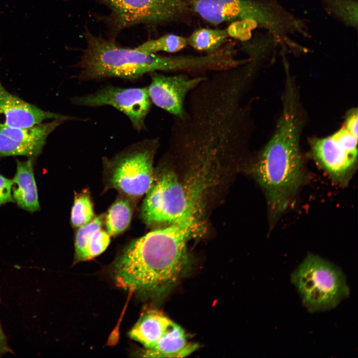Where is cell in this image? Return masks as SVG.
<instances>
[{
	"instance_id": "9",
	"label": "cell",
	"mask_w": 358,
	"mask_h": 358,
	"mask_svg": "<svg viewBox=\"0 0 358 358\" xmlns=\"http://www.w3.org/2000/svg\"><path fill=\"white\" fill-rule=\"evenodd\" d=\"M192 11L214 25L236 20H250L271 30L278 28V19L263 3L254 0H192Z\"/></svg>"
},
{
	"instance_id": "16",
	"label": "cell",
	"mask_w": 358,
	"mask_h": 358,
	"mask_svg": "<svg viewBox=\"0 0 358 358\" xmlns=\"http://www.w3.org/2000/svg\"><path fill=\"white\" fill-rule=\"evenodd\" d=\"M12 195L19 207L30 212L39 208L32 162L17 161L15 175L12 180Z\"/></svg>"
},
{
	"instance_id": "11",
	"label": "cell",
	"mask_w": 358,
	"mask_h": 358,
	"mask_svg": "<svg viewBox=\"0 0 358 358\" xmlns=\"http://www.w3.org/2000/svg\"><path fill=\"white\" fill-rule=\"evenodd\" d=\"M150 74L151 82L147 89L152 102L179 118H183V102L186 94L205 78H190L183 74L168 76L157 72Z\"/></svg>"
},
{
	"instance_id": "13",
	"label": "cell",
	"mask_w": 358,
	"mask_h": 358,
	"mask_svg": "<svg viewBox=\"0 0 358 358\" xmlns=\"http://www.w3.org/2000/svg\"><path fill=\"white\" fill-rule=\"evenodd\" d=\"M76 119V117L43 110L7 91L0 81V126L25 128L47 119Z\"/></svg>"
},
{
	"instance_id": "21",
	"label": "cell",
	"mask_w": 358,
	"mask_h": 358,
	"mask_svg": "<svg viewBox=\"0 0 358 358\" xmlns=\"http://www.w3.org/2000/svg\"><path fill=\"white\" fill-rule=\"evenodd\" d=\"M92 203L87 191L77 194L71 211V223L73 227L79 228L93 219Z\"/></svg>"
},
{
	"instance_id": "24",
	"label": "cell",
	"mask_w": 358,
	"mask_h": 358,
	"mask_svg": "<svg viewBox=\"0 0 358 358\" xmlns=\"http://www.w3.org/2000/svg\"><path fill=\"white\" fill-rule=\"evenodd\" d=\"M13 201L12 180L0 175V206Z\"/></svg>"
},
{
	"instance_id": "7",
	"label": "cell",
	"mask_w": 358,
	"mask_h": 358,
	"mask_svg": "<svg viewBox=\"0 0 358 358\" xmlns=\"http://www.w3.org/2000/svg\"><path fill=\"white\" fill-rule=\"evenodd\" d=\"M146 194L141 215L148 225L180 223L196 218L195 206L171 171L160 174Z\"/></svg>"
},
{
	"instance_id": "3",
	"label": "cell",
	"mask_w": 358,
	"mask_h": 358,
	"mask_svg": "<svg viewBox=\"0 0 358 358\" xmlns=\"http://www.w3.org/2000/svg\"><path fill=\"white\" fill-rule=\"evenodd\" d=\"M85 37L87 44L80 62V81L109 78L133 80L148 73L162 71L161 55L121 47L89 31Z\"/></svg>"
},
{
	"instance_id": "12",
	"label": "cell",
	"mask_w": 358,
	"mask_h": 358,
	"mask_svg": "<svg viewBox=\"0 0 358 358\" xmlns=\"http://www.w3.org/2000/svg\"><path fill=\"white\" fill-rule=\"evenodd\" d=\"M66 120L55 119L25 128L0 126V156H38L48 135Z\"/></svg>"
},
{
	"instance_id": "6",
	"label": "cell",
	"mask_w": 358,
	"mask_h": 358,
	"mask_svg": "<svg viewBox=\"0 0 358 358\" xmlns=\"http://www.w3.org/2000/svg\"><path fill=\"white\" fill-rule=\"evenodd\" d=\"M358 110H351L341 128L311 142L313 158L335 182L346 185L353 175L358 159Z\"/></svg>"
},
{
	"instance_id": "1",
	"label": "cell",
	"mask_w": 358,
	"mask_h": 358,
	"mask_svg": "<svg viewBox=\"0 0 358 358\" xmlns=\"http://www.w3.org/2000/svg\"><path fill=\"white\" fill-rule=\"evenodd\" d=\"M197 226L196 218L153 230L132 241L113 266L116 285L151 297L167 292L186 268V244Z\"/></svg>"
},
{
	"instance_id": "23",
	"label": "cell",
	"mask_w": 358,
	"mask_h": 358,
	"mask_svg": "<svg viewBox=\"0 0 358 358\" xmlns=\"http://www.w3.org/2000/svg\"><path fill=\"white\" fill-rule=\"evenodd\" d=\"M334 10L338 15L351 24H357V7L350 0H331Z\"/></svg>"
},
{
	"instance_id": "17",
	"label": "cell",
	"mask_w": 358,
	"mask_h": 358,
	"mask_svg": "<svg viewBox=\"0 0 358 358\" xmlns=\"http://www.w3.org/2000/svg\"><path fill=\"white\" fill-rule=\"evenodd\" d=\"M196 347L187 341L183 329L173 321L155 346L146 349L142 354L146 357L182 358L192 353Z\"/></svg>"
},
{
	"instance_id": "4",
	"label": "cell",
	"mask_w": 358,
	"mask_h": 358,
	"mask_svg": "<svg viewBox=\"0 0 358 358\" xmlns=\"http://www.w3.org/2000/svg\"><path fill=\"white\" fill-rule=\"evenodd\" d=\"M290 278L303 305L310 312L333 309L350 295L342 269L317 255H308Z\"/></svg>"
},
{
	"instance_id": "18",
	"label": "cell",
	"mask_w": 358,
	"mask_h": 358,
	"mask_svg": "<svg viewBox=\"0 0 358 358\" xmlns=\"http://www.w3.org/2000/svg\"><path fill=\"white\" fill-rule=\"evenodd\" d=\"M228 37L226 29L200 28L187 38V44L197 51L212 53L221 48Z\"/></svg>"
},
{
	"instance_id": "19",
	"label": "cell",
	"mask_w": 358,
	"mask_h": 358,
	"mask_svg": "<svg viewBox=\"0 0 358 358\" xmlns=\"http://www.w3.org/2000/svg\"><path fill=\"white\" fill-rule=\"evenodd\" d=\"M132 212V207L128 199H117L109 209L105 219L108 234L116 236L124 231L130 223Z\"/></svg>"
},
{
	"instance_id": "15",
	"label": "cell",
	"mask_w": 358,
	"mask_h": 358,
	"mask_svg": "<svg viewBox=\"0 0 358 358\" xmlns=\"http://www.w3.org/2000/svg\"><path fill=\"white\" fill-rule=\"evenodd\" d=\"M172 322L158 310H147L130 331L129 336L142 344L146 349H151L162 337Z\"/></svg>"
},
{
	"instance_id": "5",
	"label": "cell",
	"mask_w": 358,
	"mask_h": 358,
	"mask_svg": "<svg viewBox=\"0 0 358 358\" xmlns=\"http://www.w3.org/2000/svg\"><path fill=\"white\" fill-rule=\"evenodd\" d=\"M158 143L156 139L142 140L104 159L109 186L131 197L146 194L154 180L153 159Z\"/></svg>"
},
{
	"instance_id": "22",
	"label": "cell",
	"mask_w": 358,
	"mask_h": 358,
	"mask_svg": "<svg viewBox=\"0 0 358 358\" xmlns=\"http://www.w3.org/2000/svg\"><path fill=\"white\" fill-rule=\"evenodd\" d=\"M256 24L250 20H236L232 21L225 29L228 36L244 41L250 38L251 31Z\"/></svg>"
},
{
	"instance_id": "25",
	"label": "cell",
	"mask_w": 358,
	"mask_h": 358,
	"mask_svg": "<svg viewBox=\"0 0 358 358\" xmlns=\"http://www.w3.org/2000/svg\"><path fill=\"white\" fill-rule=\"evenodd\" d=\"M7 345L6 338L0 325V357L10 352Z\"/></svg>"
},
{
	"instance_id": "14",
	"label": "cell",
	"mask_w": 358,
	"mask_h": 358,
	"mask_svg": "<svg viewBox=\"0 0 358 358\" xmlns=\"http://www.w3.org/2000/svg\"><path fill=\"white\" fill-rule=\"evenodd\" d=\"M104 220V216L100 215L79 228L75 241L77 262L91 260L106 249L110 242V235L102 228Z\"/></svg>"
},
{
	"instance_id": "10",
	"label": "cell",
	"mask_w": 358,
	"mask_h": 358,
	"mask_svg": "<svg viewBox=\"0 0 358 358\" xmlns=\"http://www.w3.org/2000/svg\"><path fill=\"white\" fill-rule=\"evenodd\" d=\"M73 103L88 107L111 106L123 112L137 131L143 130L152 104L147 88H124L107 86L86 95L76 96Z\"/></svg>"
},
{
	"instance_id": "20",
	"label": "cell",
	"mask_w": 358,
	"mask_h": 358,
	"mask_svg": "<svg viewBox=\"0 0 358 358\" xmlns=\"http://www.w3.org/2000/svg\"><path fill=\"white\" fill-rule=\"evenodd\" d=\"M187 45L186 38L171 33L147 41L135 48L147 53L155 54L161 51L172 53L181 50Z\"/></svg>"
},
{
	"instance_id": "8",
	"label": "cell",
	"mask_w": 358,
	"mask_h": 358,
	"mask_svg": "<svg viewBox=\"0 0 358 358\" xmlns=\"http://www.w3.org/2000/svg\"><path fill=\"white\" fill-rule=\"evenodd\" d=\"M111 10L109 21L118 31L138 24L175 22L192 11L188 0H99Z\"/></svg>"
},
{
	"instance_id": "26",
	"label": "cell",
	"mask_w": 358,
	"mask_h": 358,
	"mask_svg": "<svg viewBox=\"0 0 358 358\" xmlns=\"http://www.w3.org/2000/svg\"><path fill=\"white\" fill-rule=\"evenodd\" d=\"M164 63H165V56H164Z\"/></svg>"
},
{
	"instance_id": "2",
	"label": "cell",
	"mask_w": 358,
	"mask_h": 358,
	"mask_svg": "<svg viewBox=\"0 0 358 358\" xmlns=\"http://www.w3.org/2000/svg\"><path fill=\"white\" fill-rule=\"evenodd\" d=\"M296 99L292 87L288 86L277 126L255 166L271 221L277 219L290 205L303 181L299 143L302 119Z\"/></svg>"
}]
</instances>
